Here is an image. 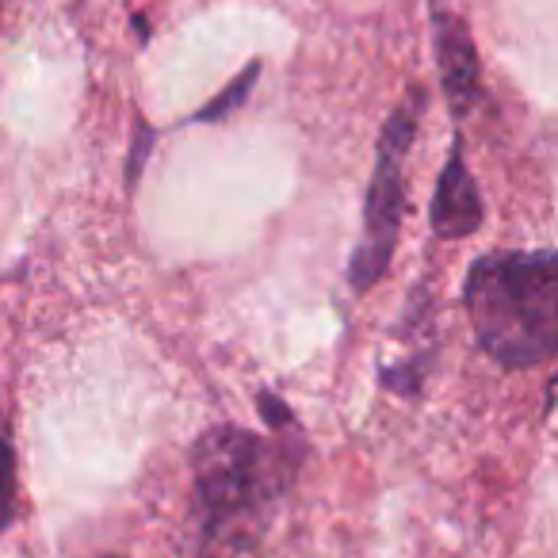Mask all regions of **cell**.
Listing matches in <instances>:
<instances>
[{
    "label": "cell",
    "instance_id": "obj_5",
    "mask_svg": "<svg viewBox=\"0 0 558 558\" xmlns=\"http://www.w3.org/2000/svg\"><path fill=\"white\" fill-rule=\"evenodd\" d=\"M482 218H486V203L474 184L471 169H466L463 157V131H456L448 149V161L440 169L433 192V207H428V226L440 241H463L471 233L482 230Z\"/></svg>",
    "mask_w": 558,
    "mask_h": 558
},
{
    "label": "cell",
    "instance_id": "obj_3",
    "mask_svg": "<svg viewBox=\"0 0 558 558\" xmlns=\"http://www.w3.org/2000/svg\"><path fill=\"white\" fill-rule=\"evenodd\" d=\"M421 111H425V93L410 88V96L390 111V119L379 131L375 169L364 199V230H360L356 253L349 260V283L360 295L372 291L395 260L405 215V157H410V146L417 138Z\"/></svg>",
    "mask_w": 558,
    "mask_h": 558
},
{
    "label": "cell",
    "instance_id": "obj_6",
    "mask_svg": "<svg viewBox=\"0 0 558 558\" xmlns=\"http://www.w3.org/2000/svg\"><path fill=\"white\" fill-rule=\"evenodd\" d=\"M12 520H16V448L0 413V535L9 532Z\"/></svg>",
    "mask_w": 558,
    "mask_h": 558
},
{
    "label": "cell",
    "instance_id": "obj_4",
    "mask_svg": "<svg viewBox=\"0 0 558 558\" xmlns=\"http://www.w3.org/2000/svg\"><path fill=\"white\" fill-rule=\"evenodd\" d=\"M433 20V50L436 65H440V93L448 100V111L456 123H463L474 108L482 104V58L471 39V27L456 16V12L433 4L428 9Z\"/></svg>",
    "mask_w": 558,
    "mask_h": 558
},
{
    "label": "cell",
    "instance_id": "obj_9",
    "mask_svg": "<svg viewBox=\"0 0 558 558\" xmlns=\"http://www.w3.org/2000/svg\"><path fill=\"white\" fill-rule=\"evenodd\" d=\"M104 558H119V555H104Z\"/></svg>",
    "mask_w": 558,
    "mask_h": 558
},
{
    "label": "cell",
    "instance_id": "obj_1",
    "mask_svg": "<svg viewBox=\"0 0 558 558\" xmlns=\"http://www.w3.org/2000/svg\"><path fill=\"white\" fill-rule=\"evenodd\" d=\"M268 433L215 425L192 444L195 558H248L291 494L311 440L283 398L260 390Z\"/></svg>",
    "mask_w": 558,
    "mask_h": 558
},
{
    "label": "cell",
    "instance_id": "obj_2",
    "mask_svg": "<svg viewBox=\"0 0 558 558\" xmlns=\"http://www.w3.org/2000/svg\"><path fill=\"white\" fill-rule=\"evenodd\" d=\"M478 349L505 372L550 364L558 352V253H486L463 279Z\"/></svg>",
    "mask_w": 558,
    "mask_h": 558
},
{
    "label": "cell",
    "instance_id": "obj_7",
    "mask_svg": "<svg viewBox=\"0 0 558 558\" xmlns=\"http://www.w3.org/2000/svg\"><path fill=\"white\" fill-rule=\"evenodd\" d=\"M256 77H260V62H248L245 70H241L238 77L230 81V88H226V93H218L215 100L207 104V108L195 111V119H199V123H215V119L230 116L233 108H241V104L248 100V93H253Z\"/></svg>",
    "mask_w": 558,
    "mask_h": 558
},
{
    "label": "cell",
    "instance_id": "obj_8",
    "mask_svg": "<svg viewBox=\"0 0 558 558\" xmlns=\"http://www.w3.org/2000/svg\"><path fill=\"white\" fill-rule=\"evenodd\" d=\"M149 146H154V126L138 119V134H134L131 161H126V192H131V195H134V187H138V180H142V169H146Z\"/></svg>",
    "mask_w": 558,
    "mask_h": 558
}]
</instances>
